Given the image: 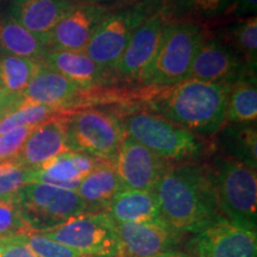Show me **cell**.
I'll use <instances>...</instances> for the list:
<instances>
[{"mask_svg":"<svg viewBox=\"0 0 257 257\" xmlns=\"http://www.w3.org/2000/svg\"><path fill=\"white\" fill-rule=\"evenodd\" d=\"M154 192L162 219L181 236L198 233L224 217L210 168L202 165L169 166Z\"/></svg>","mask_w":257,"mask_h":257,"instance_id":"1","label":"cell"},{"mask_svg":"<svg viewBox=\"0 0 257 257\" xmlns=\"http://www.w3.org/2000/svg\"><path fill=\"white\" fill-rule=\"evenodd\" d=\"M230 91L227 85L187 79L166 87H147L143 105L150 113L198 136H213L225 124Z\"/></svg>","mask_w":257,"mask_h":257,"instance_id":"2","label":"cell"},{"mask_svg":"<svg viewBox=\"0 0 257 257\" xmlns=\"http://www.w3.org/2000/svg\"><path fill=\"white\" fill-rule=\"evenodd\" d=\"M205 37L206 30L198 22L170 21L155 57L138 82L146 87H166L187 80Z\"/></svg>","mask_w":257,"mask_h":257,"instance_id":"3","label":"cell"},{"mask_svg":"<svg viewBox=\"0 0 257 257\" xmlns=\"http://www.w3.org/2000/svg\"><path fill=\"white\" fill-rule=\"evenodd\" d=\"M162 6V0H131L120 8H113L96 29L85 53L112 75L134 32Z\"/></svg>","mask_w":257,"mask_h":257,"instance_id":"4","label":"cell"},{"mask_svg":"<svg viewBox=\"0 0 257 257\" xmlns=\"http://www.w3.org/2000/svg\"><path fill=\"white\" fill-rule=\"evenodd\" d=\"M210 172L223 216L231 223L256 232V169L229 157H218Z\"/></svg>","mask_w":257,"mask_h":257,"instance_id":"5","label":"cell"},{"mask_svg":"<svg viewBox=\"0 0 257 257\" xmlns=\"http://www.w3.org/2000/svg\"><path fill=\"white\" fill-rule=\"evenodd\" d=\"M121 123L126 136L166 161L189 160L205 150V144L198 135L148 111L125 114Z\"/></svg>","mask_w":257,"mask_h":257,"instance_id":"6","label":"cell"},{"mask_svg":"<svg viewBox=\"0 0 257 257\" xmlns=\"http://www.w3.org/2000/svg\"><path fill=\"white\" fill-rule=\"evenodd\" d=\"M16 200L31 232H44L86 212L78 192L47 184H27L17 192Z\"/></svg>","mask_w":257,"mask_h":257,"instance_id":"7","label":"cell"},{"mask_svg":"<svg viewBox=\"0 0 257 257\" xmlns=\"http://www.w3.org/2000/svg\"><path fill=\"white\" fill-rule=\"evenodd\" d=\"M38 233L76 250L85 257H121L117 225L106 211L85 212Z\"/></svg>","mask_w":257,"mask_h":257,"instance_id":"8","label":"cell"},{"mask_svg":"<svg viewBox=\"0 0 257 257\" xmlns=\"http://www.w3.org/2000/svg\"><path fill=\"white\" fill-rule=\"evenodd\" d=\"M68 148L99 160L113 161L126 137L113 112L88 108L68 115Z\"/></svg>","mask_w":257,"mask_h":257,"instance_id":"9","label":"cell"},{"mask_svg":"<svg viewBox=\"0 0 257 257\" xmlns=\"http://www.w3.org/2000/svg\"><path fill=\"white\" fill-rule=\"evenodd\" d=\"M248 74L256 73L248 68L243 57L232 47L218 35H206L193 60L187 79L233 86Z\"/></svg>","mask_w":257,"mask_h":257,"instance_id":"10","label":"cell"},{"mask_svg":"<svg viewBox=\"0 0 257 257\" xmlns=\"http://www.w3.org/2000/svg\"><path fill=\"white\" fill-rule=\"evenodd\" d=\"M188 248L192 257H257V237L223 217L193 234Z\"/></svg>","mask_w":257,"mask_h":257,"instance_id":"11","label":"cell"},{"mask_svg":"<svg viewBox=\"0 0 257 257\" xmlns=\"http://www.w3.org/2000/svg\"><path fill=\"white\" fill-rule=\"evenodd\" d=\"M172 19L162 9L138 27L115 63L112 75L121 80H140L155 57L163 34Z\"/></svg>","mask_w":257,"mask_h":257,"instance_id":"12","label":"cell"},{"mask_svg":"<svg viewBox=\"0 0 257 257\" xmlns=\"http://www.w3.org/2000/svg\"><path fill=\"white\" fill-rule=\"evenodd\" d=\"M123 189L153 192L170 166L152 150L126 136L113 160Z\"/></svg>","mask_w":257,"mask_h":257,"instance_id":"13","label":"cell"},{"mask_svg":"<svg viewBox=\"0 0 257 257\" xmlns=\"http://www.w3.org/2000/svg\"><path fill=\"white\" fill-rule=\"evenodd\" d=\"M113 8L79 3L51 30L48 48L50 50L85 51L96 29Z\"/></svg>","mask_w":257,"mask_h":257,"instance_id":"14","label":"cell"},{"mask_svg":"<svg viewBox=\"0 0 257 257\" xmlns=\"http://www.w3.org/2000/svg\"><path fill=\"white\" fill-rule=\"evenodd\" d=\"M115 225L121 257H152L175 250L182 237L163 219Z\"/></svg>","mask_w":257,"mask_h":257,"instance_id":"15","label":"cell"},{"mask_svg":"<svg viewBox=\"0 0 257 257\" xmlns=\"http://www.w3.org/2000/svg\"><path fill=\"white\" fill-rule=\"evenodd\" d=\"M68 115L59 112L32 128L23 148L15 159L25 168L34 169L60 154L69 152L67 131Z\"/></svg>","mask_w":257,"mask_h":257,"instance_id":"16","label":"cell"},{"mask_svg":"<svg viewBox=\"0 0 257 257\" xmlns=\"http://www.w3.org/2000/svg\"><path fill=\"white\" fill-rule=\"evenodd\" d=\"M98 161L99 159L87 154L69 150L36 168L29 169L28 184L37 182L76 191L80 182L94 168Z\"/></svg>","mask_w":257,"mask_h":257,"instance_id":"17","label":"cell"},{"mask_svg":"<svg viewBox=\"0 0 257 257\" xmlns=\"http://www.w3.org/2000/svg\"><path fill=\"white\" fill-rule=\"evenodd\" d=\"M83 92L88 91L79 88L60 73L42 63L22 94L21 101L44 105L62 111L78 101Z\"/></svg>","mask_w":257,"mask_h":257,"instance_id":"18","label":"cell"},{"mask_svg":"<svg viewBox=\"0 0 257 257\" xmlns=\"http://www.w3.org/2000/svg\"><path fill=\"white\" fill-rule=\"evenodd\" d=\"M81 0H25L12 5L10 16L47 46L55 25ZM48 47V46H47Z\"/></svg>","mask_w":257,"mask_h":257,"instance_id":"19","label":"cell"},{"mask_svg":"<svg viewBox=\"0 0 257 257\" xmlns=\"http://www.w3.org/2000/svg\"><path fill=\"white\" fill-rule=\"evenodd\" d=\"M42 63L60 73L83 91L100 87L111 74L99 67L85 51L50 50Z\"/></svg>","mask_w":257,"mask_h":257,"instance_id":"20","label":"cell"},{"mask_svg":"<svg viewBox=\"0 0 257 257\" xmlns=\"http://www.w3.org/2000/svg\"><path fill=\"white\" fill-rule=\"evenodd\" d=\"M123 189L113 161L99 160L80 182L76 192L85 202L86 212L106 211L115 195Z\"/></svg>","mask_w":257,"mask_h":257,"instance_id":"21","label":"cell"},{"mask_svg":"<svg viewBox=\"0 0 257 257\" xmlns=\"http://www.w3.org/2000/svg\"><path fill=\"white\" fill-rule=\"evenodd\" d=\"M115 224L162 219L155 192L121 189L106 208Z\"/></svg>","mask_w":257,"mask_h":257,"instance_id":"22","label":"cell"},{"mask_svg":"<svg viewBox=\"0 0 257 257\" xmlns=\"http://www.w3.org/2000/svg\"><path fill=\"white\" fill-rule=\"evenodd\" d=\"M50 49L10 15L0 17V54L43 60Z\"/></svg>","mask_w":257,"mask_h":257,"instance_id":"23","label":"cell"},{"mask_svg":"<svg viewBox=\"0 0 257 257\" xmlns=\"http://www.w3.org/2000/svg\"><path fill=\"white\" fill-rule=\"evenodd\" d=\"M221 149L229 159L256 169L257 131L256 123H226L219 131Z\"/></svg>","mask_w":257,"mask_h":257,"instance_id":"24","label":"cell"},{"mask_svg":"<svg viewBox=\"0 0 257 257\" xmlns=\"http://www.w3.org/2000/svg\"><path fill=\"white\" fill-rule=\"evenodd\" d=\"M257 119L256 74H248L231 86L226 108V123L248 124Z\"/></svg>","mask_w":257,"mask_h":257,"instance_id":"25","label":"cell"},{"mask_svg":"<svg viewBox=\"0 0 257 257\" xmlns=\"http://www.w3.org/2000/svg\"><path fill=\"white\" fill-rule=\"evenodd\" d=\"M172 21H206L226 16L234 0H162Z\"/></svg>","mask_w":257,"mask_h":257,"instance_id":"26","label":"cell"},{"mask_svg":"<svg viewBox=\"0 0 257 257\" xmlns=\"http://www.w3.org/2000/svg\"><path fill=\"white\" fill-rule=\"evenodd\" d=\"M221 40L232 47L248 68L256 73L257 67V18L248 17L231 23L218 35Z\"/></svg>","mask_w":257,"mask_h":257,"instance_id":"27","label":"cell"},{"mask_svg":"<svg viewBox=\"0 0 257 257\" xmlns=\"http://www.w3.org/2000/svg\"><path fill=\"white\" fill-rule=\"evenodd\" d=\"M59 112L44 105L21 101L17 107L0 118V135L17 127H35Z\"/></svg>","mask_w":257,"mask_h":257,"instance_id":"28","label":"cell"},{"mask_svg":"<svg viewBox=\"0 0 257 257\" xmlns=\"http://www.w3.org/2000/svg\"><path fill=\"white\" fill-rule=\"evenodd\" d=\"M12 237L23 242L37 257H83L76 250L38 232L28 231Z\"/></svg>","mask_w":257,"mask_h":257,"instance_id":"29","label":"cell"},{"mask_svg":"<svg viewBox=\"0 0 257 257\" xmlns=\"http://www.w3.org/2000/svg\"><path fill=\"white\" fill-rule=\"evenodd\" d=\"M29 169L17 159L0 162V199L11 198L28 184Z\"/></svg>","mask_w":257,"mask_h":257,"instance_id":"30","label":"cell"},{"mask_svg":"<svg viewBox=\"0 0 257 257\" xmlns=\"http://www.w3.org/2000/svg\"><path fill=\"white\" fill-rule=\"evenodd\" d=\"M28 231L29 229L16 200V195L0 199V238H8Z\"/></svg>","mask_w":257,"mask_h":257,"instance_id":"31","label":"cell"},{"mask_svg":"<svg viewBox=\"0 0 257 257\" xmlns=\"http://www.w3.org/2000/svg\"><path fill=\"white\" fill-rule=\"evenodd\" d=\"M34 127H17L0 135V162L15 159Z\"/></svg>","mask_w":257,"mask_h":257,"instance_id":"32","label":"cell"},{"mask_svg":"<svg viewBox=\"0 0 257 257\" xmlns=\"http://www.w3.org/2000/svg\"><path fill=\"white\" fill-rule=\"evenodd\" d=\"M0 257H37L27 245L15 237L0 238Z\"/></svg>","mask_w":257,"mask_h":257,"instance_id":"33","label":"cell"},{"mask_svg":"<svg viewBox=\"0 0 257 257\" xmlns=\"http://www.w3.org/2000/svg\"><path fill=\"white\" fill-rule=\"evenodd\" d=\"M256 0H234L226 16L237 18H243L246 16L252 17L256 14Z\"/></svg>","mask_w":257,"mask_h":257,"instance_id":"34","label":"cell"},{"mask_svg":"<svg viewBox=\"0 0 257 257\" xmlns=\"http://www.w3.org/2000/svg\"><path fill=\"white\" fill-rule=\"evenodd\" d=\"M83 3H91V4H98L104 6H115L119 4H125V3L131 2V0H81Z\"/></svg>","mask_w":257,"mask_h":257,"instance_id":"35","label":"cell"},{"mask_svg":"<svg viewBox=\"0 0 257 257\" xmlns=\"http://www.w3.org/2000/svg\"><path fill=\"white\" fill-rule=\"evenodd\" d=\"M152 257H192L189 255L188 252L186 251H181V250H170V251H167V252H162V253H159V255H155V256H152Z\"/></svg>","mask_w":257,"mask_h":257,"instance_id":"36","label":"cell"},{"mask_svg":"<svg viewBox=\"0 0 257 257\" xmlns=\"http://www.w3.org/2000/svg\"><path fill=\"white\" fill-rule=\"evenodd\" d=\"M0 2H3V3H10V4H11V6H12V5L21 4V3L25 2V0H0Z\"/></svg>","mask_w":257,"mask_h":257,"instance_id":"37","label":"cell"},{"mask_svg":"<svg viewBox=\"0 0 257 257\" xmlns=\"http://www.w3.org/2000/svg\"><path fill=\"white\" fill-rule=\"evenodd\" d=\"M0 96H2V88H0Z\"/></svg>","mask_w":257,"mask_h":257,"instance_id":"38","label":"cell"},{"mask_svg":"<svg viewBox=\"0 0 257 257\" xmlns=\"http://www.w3.org/2000/svg\"><path fill=\"white\" fill-rule=\"evenodd\" d=\"M83 257H85V256H83Z\"/></svg>","mask_w":257,"mask_h":257,"instance_id":"39","label":"cell"}]
</instances>
